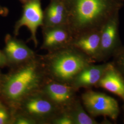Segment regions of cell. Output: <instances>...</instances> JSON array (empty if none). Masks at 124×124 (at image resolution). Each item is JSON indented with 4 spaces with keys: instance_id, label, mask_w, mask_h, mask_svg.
<instances>
[{
    "instance_id": "cell-16",
    "label": "cell",
    "mask_w": 124,
    "mask_h": 124,
    "mask_svg": "<svg viewBox=\"0 0 124 124\" xmlns=\"http://www.w3.org/2000/svg\"><path fill=\"white\" fill-rule=\"evenodd\" d=\"M51 122L54 124H74L71 116L66 108L60 111Z\"/></svg>"
},
{
    "instance_id": "cell-13",
    "label": "cell",
    "mask_w": 124,
    "mask_h": 124,
    "mask_svg": "<svg viewBox=\"0 0 124 124\" xmlns=\"http://www.w3.org/2000/svg\"><path fill=\"white\" fill-rule=\"evenodd\" d=\"M97 86L118 96L124 101V77L114 63H108Z\"/></svg>"
},
{
    "instance_id": "cell-21",
    "label": "cell",
    "mask_w": 124,
    "mask_h": 124,
    "mask_svg": "<svg viewBox=\"0 0 124 124\" xmlns=\"http://www.w3.org/2000/svg\"><path fill=\"white\" fill-rule=\"evenodd\" d=\"M8 13V10L4 7L0 5V16H6Z\"/></svg>"
},
{
    "instance_id": "cell-18",
    "label": "cell",
    "mask_w": 124,
    "mask_h": 124,
    "mask_svg": "<svg viewBox=\"0 0 124 124\" xmlns=\"http://www.w3.org/2000/svg\"><path fill=\"white\" fill-rule=\"evenodd\" d=\"M13 123L15 124H37L35 120L30 117L20 113L16 115L12 119Z\"/></svg>"
},
{
    "instance_id": "cell-20",
    "label": "cell",
    "mask_w": 124,
    "mask_h": 124,
    "mask_svg": "<svg viewBox=\"0 0 124 124\" xmlns=\"http://www.w3.org/2000/svg\"><path fill=\"white\" fill-rule=\"evenodd\" d=\"M8 62L4 53L0 50V67L4 66Z\"/></svg>"
},
{
    "instance_id": "cell-10",
    "label": "cell",
    "mask_w": 124,
    "mask_h": 124,
    "mask_svg": "<svg viewBox=\"0 0 124 124\" xmlns=\"http://www.w3.org/2000/svg\"><path fill=\"white\" fill-rule=\"evenodd\" d=\"M101 29L85 31L75 35L71 46L93 62L100 61Z\"/></svg>"
},
{
    "instance_id": "cell-9",
    "label": "cell",
    "mask_w": 124,
    "mask_h": 124,
    "mask_svg": "<svg viewBox=\"0 0 124 124\" xmlns=\"http://www.w3.org/2000/svg\"><path fill=\"white\" fill-rule=\"evenodd\" d=\"M40 90L61 109L69 106L76 99V90L71 85L54 80L44 83Z\"/></svg>"
},
{
    "instance_id": "cell-22",
    "label": "cell",
    "mask_w": 124,
    "mask_h": 124,
    "mask_svg": "<svg viewBox=\"0 0 124 124\" xmlns=\"http://www.w3.org/2000/svg\"><path fill=\"white\" fill-rule=\"evenodd\" d=\"M19 0L23 5L24 4H26L27 3H28V2H30V1H32L33 0Z\"/></svg>"
},
{
    "instance_id": "cell-12",
    "label": "cell",
    "mask_w": 124,
    "mask_h": 124,
    "mask_svg": "<svg viewBox=\"0 0 124 124\" xmlns=\"http://www.w3.org/2000/svg\"><path fill=\"white\" fill-rule=\"evenodd\" d=\"M45 27L69 25V15L64 0H50L43 11Z\"/></svg>"
},
{
    "instance_id": "cell-6",
    "label": "cell",
    "mask_w": 124,
    "mask_h": 124,
    "mask_svg": "<svg viewBox=\"0 0 124 124\" xmlns=\"http://www.w3.org/2000/svg\"><path fill=\"white\" fill-rule=\"evenodd\" d=\"M43 18L41 0H33L23 4L22 16L16 23L14 26V35L18 36L22 27H26L31 33L29 40L32 41L36 47L38 45L37 31L39 27L43 26Z\"/></svg>"
},
{
    "instance_id": "cell-8",
    "label": "cell",
    "mask_w": 124,
    "mask_h": 124,
    "mask_svg": "<svg viewBox=\"0 0 124 124\" xmlns=\"http://www.w3.org/2000/svg\"><path fill=\"white\" fill-rule=\"evenodd\" d=\"M42 28L43 43L41 49L52 52L71 46L74 35L69 25Z\"/></svg>"
},
{
    "instance_id": "cell-19",
    "label": "cell",
    "mask_w": 124,
    "mask_h": 124,
    "mask_svg": "<svg viewBox=\"0 0 124 124\" xmlns=\"http://www.w3.org/2000/svg\"><path fill=\"white\" fill-rule=\"evenodd\" d=\"M12 122V118L7 108L0 103V124H6Z\"/></svg>"
},
{
    "instance_id": "cell-3",
    "label": "cell",
    "mask_w": 124,
    "mask_h": 124,
    "mask_svg": "<svg viewBox=\"0 0 124 124\" xmlns=\"http://www.w3.org/2000/svg\"><path fill=\"white\" fill-rule=\"evenodd\" d=\"M51 53L47 59L46 70L53 80L68 84L94 62L71 46Z\"/></svg>"
},
{
    "instance_id": "cell-2",
    "label": "cell",
    "mask_w": 124,
    "mask_h": 124,
    "mask_svg": "<svg viewBox=\"0 0 124 124\" xmlns=\"http://www.w3.org/2000/svg\"><path fill=\"white\" fill-rule=\"evenodd\" d=\"M18 67L5 78L0 87L2 98L16 108L25 98L41 89L45 72L36 58Z\"/></svg>"
},
{
    "instance_id": "cell-24",
    "label": "cell",
    "mask_w": 124,
    "mask_h": 124,
    "mask_svg": "<svg viewBox=\"0 0 124 124\" xmlns=\"http://www.w3.org/2000/svg\"></svg>"
},
{
    "instance_id": "cell-17",
    "label": "cell",
    "mask_w": 124,
    "mask_h": 124,
    "mask_svg": "<svg viewBox=\"0 0 124 124\" xmlns=\"http://www.w3.org/2000/svg\"><path fill=\"white\" fill-rule=\"evenodd\" d=\"M114 54L115 63L114 64L124 77V46H121Z\"/></svg>"
},
{
    "instance_id": "cell-11",
    "label": "cell",
    "mask_w": 124,
    "mask_h": 124,
    "mask_svg": "<svg viewBox=\"0 0 124 124\" xmlns=\"http://www.w3.org/2000/svg\"><path fill=\"white\" fill-rule=\"evenodd\" d=\"M4 53L8 63L19 66L36 58L34 51L24 42L10 35L5 39Z\"/></svg>"
},
{
    "instance_id": "cell-5",
    "label": "cell",
    "mask_w": 124,
    "mask_h": 124,
    "mask_svg": "<svg viewBox=\"0 0 124 124\" xmlns=\"http://www.w3.org/2000/svg\"><path fill=\"white\" fill-rule=\"evenodd\" d=\"M81 100L85 109L93 117L104 116L116 120L119 115L118 102L106 94L88 90L82 94Z\"/></svg>"
},
{
    "instance_id": "cell-23",
    "label": "cell",
    "mask_w": 124,
    "mask_h": 124,
    "mask_svg": "<svg viewBox=\"0 0 124 124\" xmlns=\"http://www.w3.org/2000/svg\"><path fill=\"white\" fill-rule=\"evenodd\" d=\"M123 108H124V107H123Z\"/></svg>"
},
{
    "instance_id": "cell-14",
    "label": "cell",
    "mask_w": 124,
    "mask_h": 124,
    "mask_svg": "<svg viewBox=\"0 0 124 124\" xmlns=\"http://www.w3.org/2000/svg\"><path fill=\"white\" fill-rule=\"evenodd\" d=\"M107 65L108 63L89 65L76 76L70 85L76 90L80 88H89L98 85Z\"/></svg>"
},
{
    "instance_id": "cell-4",
    "label": "cell",
    "mask_w": 124,
    "mask_h": 124,
    "mask_svg": "<svg viewBox=\"0 0 124 124\" xmlns=\"http://www.w3.org/2000/svg\"><path fill=\"white\" fill-rule=\"evenodd\" d=\"M17 107L21 113L39 122H50L62 109L58 108L41 90L32 93L20 103Z\"/></svg>"
},
{
    "instance_id": "cell-1",
    "label": "cell",
    "mask_w": 124,
    "mask_h": 124,
    "mask_svg": "<svg viewBox=\"0 0 124 124\" xmlns=\"http://www.w3.org/2000/svg\"><path fill=\"white\" fill-rule=\"evenodd\" d=\"M68 10L69 26L74 36L100 29L107 20L120 10L124 0H64Z\"/></svg>"
},
{
    "instance_id": "cell-7",
    "label": "cell",
    "mask_w": 124,
    "mask_h": 124,
    "mask_svg": "<svg viewBox=\"0 0 124 124\" xmlns=\"http://www.w3.org/2000/svg\"><path fill=\"white\" fill-rule=\"evenodd\" d=\"M119 12L113 14L101 27L100 61L114 54L121 46L119 33Z\"/></svg>"
},
{
    "instance_id": "cell-15",
    "label": "cell",
    "mask_w": 124,
    "mask_h": 124,
    "mask_svg": "<svg viewBox=\"0 0 124 124\" xmlns=\"http://www.w3.org/2000/svg\"><path fill=\"white\" fill-rule=\"evenodd\" d=\"M74 124H98L97 121L85 110L84 107L78 100L75 99L71 104L66 107Z\"/></svg>"
}]
</instances>
